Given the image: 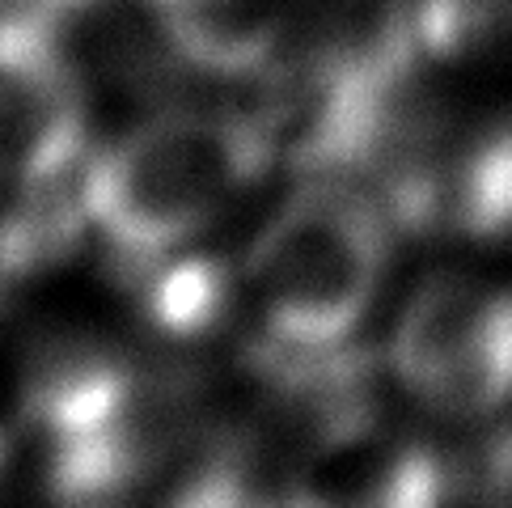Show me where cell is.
Instances as JSON below:
<instances>
[{
    "label": "cell",
    "mask_w": 512,
    "mask_h": 508,
    "mask_svg": "<svg viewBox=\"0 0 512 508\" xmlns=\"http://www.w3.org/2000/svg\"><path fill=\"white\" fill-rule=\"evenodd\" d=\"M271 132L259 119L166 111L127 127L81 174L89 233L119 259L153 267L199 238L229 199L267 170Z\"/></svg>",
    "instance_id": "obj_1"
},
{
    "label": "cell",
    "mask_w": 512,
    "mask_h": 508,
    "mask_svg": "<svg viewBox=\"0 0 512 508\" xmlns=\"http://www.w3.org/2000/svg\"><path fill=\"white\" fill-rule=\"evenodd\" d=\"M390 216L369 191L309 178L259 229L246 254V288L267 343L335 348L369 314L390 267Z\"/></svg>",
    "instance_id": "obj_2"
},
{
    "label": "cell",
    "mask_w": 512,
    "mask_h": 508,
    "mask_svg": "<svg viewBox=\"0 0 512 508\" xmlns=\"http://www.w3.org/2000/svg\"><path fill=\"white\" fill-rule=\"evenodd\" d=\"M85 98L56 17L0 5V187H43L81 161Z\"/></svg>",
    "instance_id": "obj_3"
},
{
    "label": "cell",
    "mask_w": 512,
    "mask_h": 508,
    "mask_svg": "<svg viewBox=\"0 0 512 508\" xmlns=\"http://www.w3.org/2000/svg\"><path fill=\"white\" fill-rule=\"evenodd\" d=\"M161 39L199 72L246 77L276 60L280 9L276 0H144Z\"/></svg>",
    "instance_id": "obj_4"
},
{
    "label": "cell",
    "mask_w": 512,
    "mask_h": 508,
    "mask_svg": "<svg viewBox=\"0 0 512 508\" xmlns=\"http://www.w3.org/2000/svg\"><path fill=\"white\" fill-rule=\"evenodd\" d=\"M419 403L449 420H479L512 398V293L491 288L479 322L453 356L415 390Z\"/></svg>",
    "instance_id": "obj_5"
},
{
    "label": "cell",
    "mask_w": 512,
    "mask_h": 508,
    "mask_svg": "<svg viewBox=\"0 0 512 508\" xmlns=\"http://www.w3.org/2000/svg\"><path fill=\"white\" fill-rule=\"evenodd\" d=\"M491 288L466 276H436L407 301L390 335V369L411 394L453 356V348L479 322Z\"/></svg>",
    "instance_id": "obj_6"
},
{
    "label": "cell",
    "mask_w": 512,
    "mask_h": 508,
    "mask_svg": "<svg viewBox=\"0 0 512 508\" xmlns=\"http://www.w3.org/2000/svg\"><path fill=\"white\" fill-rule=\"evenodd\" d=\"M445 229L470 242L512 238V119L483 127L449 161Z\"/></svg>",
    "instance_id": "obj_7"
},
{
    "label": "cell",
    "mask_w": 512,
    "mask_h": 508,
    "mask_svg": "<svg viewBox=\"0 0 512 508\" xmlns=\"http://www.w3.org/2000/svg\"><path fill=\"white\" fill-rule=\"evenodd\" d=\"M394 13L424 60H470L512 34V0H402Z\"/></svg>",
    "instance_id": "obj_8"
},
{
    "label": "cell",
    "mask_w": 512,
    "mask_h": 508,
    "mask_svg": "<svg viewBox=\"0 0 512 508\" xmlns=\"http://www.w3.org/2000/svg\"><path fill=\"white\" fill-rule=\"evenodd\" d=\"M233 301V280L212 259H161V271L149 288V310L170 335H208L225 318Z\"/></svg>",
    "instance_id": "obj_9"
},
{
    "label": "cell",
    "mask_w": 512,
    "mask_h": 508,
    "mask_svg": "<svg viewBox=\"0 0 512 508\" xmlns=\"http://www.w3.org/2000/svg\"><path fill=\"white\" fill-rule=\"evenodd\" d=\"M5 449H9V441H5V432H0V466H5Z\"/></svg>",
    "instance_id": "obj_10"
}]
</instances>
